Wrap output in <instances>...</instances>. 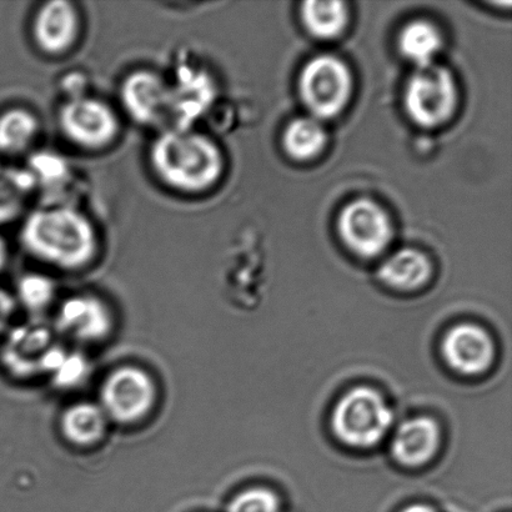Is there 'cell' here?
Returning <instances> with one entry per match:
<instances>
[{
    "label": "cell",
    "mask_w": 512,
    "mask_h": 512,
    "mask_svg": "<svg viewBox=\"0 0 512 512\" xmlns=\"http://www.w3.org/2000/svg\"><path fill=\"white\" fill-rule=\"evenodd\" d=\"M20 243L35 258L67 270L84 268L98 248L93 224L69 207L35 210L25 219Z\"/></svg>",
    "instance_id": "obj_1"
},
{
    "label": "cell",
    "mask_w": 512,
    "mask_h": 512,
    "mask_svg": "<svg viewBox=\"0 0 512 512\" xmlns=\"http://www.w3.org/2000/svg\"><path fill=\"white\" fill-rule=\"evenodd\" d=\"M150 164L165 185L183 193L212 188L224 168L223 154L208 135L175 128L154 140Z\"/></svg>",
    "instance_id": "obj_2"
},
{
    "label": "cell",
    "mask_w": 512,
    "mask_h": 512,
    "mask_svg": "<svg viewBox=\"0 0 512 512\" xmlns=\"http://www.w3.org/2000/svg\"><path fill=\"white\" fill-rule=\"evenodd\" d=\"M393 423V413L379 393L369 388L349 391L336 404L334 433L344 444L366 449L379 444Z\"/></svg>",
    "instance_id": "obj_3"
},
{
    "label": "cell",
    "mask_w": 512,
    "mask_h": 512,
    "mask_svg": "<svg viewBox=\"0 0 512 512\" xmlns=\"http://www.w3.org/2000/svg\"><path fill=\"white\" fill-rule=\"evenodd\" d=\"M455 105L454 79L440 65L418 68L406 85V110L421 127L434 128L445 123L454 113Z\"/></svg>",
    "instance_id": "obj_4"
},
{
    "label": "cell",
    "mask_w": 512,
    "mask_h": 512,
    "mask_svg": "<svg viewBox=\"0 0 512 512\" xmlns=\"http://www.w3.org/2000/svg\"><path fill=\"white\" fill-rule=\"evenodd\" d=\"M157 389L147 371L124 366L109 374L100 389V408L108 419L133 424L153 409Z\"/></svg>",
    "instance_id": "obj_5"
},
{
    "label": "cell",
    "mask_w": 512,
    "mask_h": 512,
    "mask_svg": "<svg viewBox=\"0 0 512 512\" xmlns=\"http://www.w3.org/2000/svg\"><path fill=\"white\" fill-rule=\"evenodd\" d=\"M300 94L311 113L330 118L343 110L351 94V75L340 59L320 55L305 65Z\"/></svg>",
    "instance_id": "obj_6"
},
{
    "label": "cell",
    "mask_w": 512,
    "mask_h": 512,
    "mask_svg": "<svg viewBox=\"0 0 512 512\" xmlns=\"http://www.w3.org/2000/svg\"><path fill=\"white\" fill-rule=\"evenodd\" d=\"M59 125L70 142L84 149H102L117 137V115L98 99L75 97L59 112Z\"/></svg>",
    "instance_id": "obj_7"
},
{
    "label": "cell",
    "mask_w": 512,
    "mask_h": 512,
    "mask_svg": "<svg viewBox=\"0 0 512 512\" xmlns=\"http://www.w3.org/2000/svg\"><path fill=\"white\" fill-rule=\"evenodd\" d=\"M339 232L344 243L365 258L384 252L393 235L388 215L368 199L346 205L340 214Z\"/></svg>",
    "instance_id": "obj_8"
},
{
    "label": "cell",
    "mask_w": 512,
    "mask_h": 512,
    "mask_svg": "<svg viewBox=\"0 0 512 512\" xmlns=\"http://www.w3.org/2000/svg\"><path fill=\"white\" fill-rule=\"evenodd\" d=\"M55 345L52 330L44 324L18 326L3 345V364L19 378L44 373L45 361Z\"/></svg>",
    "instance_id": "obj_9"
},
{
    "label": "cell",
    "mask_w": 512,
    "mask_h": 512,
    "mask_svg": "<svg viewBox=\"0 0 512 512\" xmlns=\"http://www.w3.org/2000/svg\"><path fill=\"white\" fill-rule=\"evenodd\" d=\"M120 99L135 122L158 124L169 115L170 87L158 74L137 70L124 79Z\"/></svg>",
    "instance_id": "obj_10"
},
{
    "label": "cell",
    "mask_w": 512,
    "mask_h": 512,
    "mask_svg": "<svg viewBox=\"0 0 512 512\" xmlns=\"http://www.w3.org/2000/svg\"><path fill=\"white\" fill-rule=\"evenodd\" d=\"M57 329L82 343H95L108 338L113 318L108 306L92 295L72 296L60 305Z\"/></svg>",
    "instance_id": "obj_11"
},
{
    "label": "cell",
    "mask_w": 512,
    "mask_h": 512,
    "mask_svg": "<svg viewBox=\"0 0 512 512\" xmlns=\"http://www.w3.org/2000/svg\"><path fill=\"white\" fill-rule=\"evenodd\" d=\"M170 87L169 115L175 129H192L195 120L207 112L215 98L212 78L202 69L179 68Z\"/></svg>",
    "instance_id": "obj_12"
},
{
    "label": "cell",
    "mask_w": 512,
    "mask_h": 512,
    "mask_svg": "<svg viewBox=\"0 0 512 512\" xmlns=\"http://www.w3.org/2000/svg\"><path fill=\"white\" fill-rule=\"evenodd\" d=\"M443 354L450 368L464 375H479L494 360V344L480 326L460 324L445 335Z\"/></svg>",
    "instance_id": "obj_13"
},
{
    "label": "cell",
    "mask_w": 512,
    "mask_h": 512,
    "mask_svg": "<svg viewBox=\"0 0 512 512\" xmlns=\"http://www.w3.org/2000/svg\"><path fill=\"white\" fill-rule=\"evenodd\" d=\"M79 33L77 9L67 0H52L40 7L33 22V37L39 49L62 54L72 48Z\"/></svg>",
    "instance_id": "obj_14"
},
{
    "label": "cell",
    "mask_w": 512,
    "mask_h": 512,
    "mask_svg": "<svg viewBox=\"0 0 512 512\" xmlns=\"http://www.w3.org/2000/svg\"><path fill=\"white\" fill-rule=\"evenodd\" d=\"M439 445L438 424L429 418H416L405 421L399 426L391 450L400 464L416 468L433 459Z\"/></svg>",
    "instance_id": "obj_15"
},
{
    "label": "cell",
    "mask_w": 512,
    "mask_h": 512,
    "mask_svg": "<svg viewBox=\"0 0 512 512\" xmlns=\"http://www.w3.org/2000/svg\"><path fill=\"white\" fill-rule=\"evenodd\" d=\"M108 418L100 405L78 403L69 406L60 419L65 439L77 446H90L103 439Z\"/></svg>",
    "instance_id": "obj_16"
},
{
    "label": "cell",
    "mask_w": 512,
    "mask_h": 512,
    "mask_svg": "<svg viewBox=\"0 0 512 512\" xmlns=\"http://www.w3.org/2000/svg\"><path fill=\"white\" fill-rule=\"evenodd\" d=\"M379 274L381 280L391 288L411 291L419 289L429 280L431 265L418 250L403 249L381 265Z\"/></svg>",
    "instance_id": "obj_17"
},
{
    "label": "cell",
    "mask_w": 512,
    "mask_h": 512,
    "mask_svg": "<svg viewBox=\"0 0 512 512\" xmlns=\"http://www.w3.org/2000/svg\"><path fill=\"white\" fill-rule=\"evenodd\" d=\"M35 187L37 183L28 169L0 165V224L18 218Z\"/></svg>",
    "instance_id": "obj_18"
},
{
    "label": "cell",
    "mask_w": 512,
    "mask_h": 512,
    "mask_svg": "<svg viewBox=\"0 0 512 512\" xmlns=\"http://www.w3.org/2000/svg\"><path fill=\"white\" fill-rule=\"evenodd\" d=\"M440 47L441 37L438 29L423 20H416L406 25L399 37L401 53L418 65V68L433 64Z\"/></svg>",
    "instance_id": "obj_19"
},
{
    "label": "cell",
    "mask_w": 512,
    "mask_h": 512,
    "mask_svg": "<svg viewBox=\"0 0 512 512\" xmlns=\"http://www.w3.org/2000/svg\"><path fill=\"white\" fill-rule=\"evenodd\" d=\"M306 29L316 38L331 39L343 32L348 22V10L343 2L310 0L301 10Z\"/></svg>",
    "instance_id": "obj_20"
},
{
    "label": "cell",
    "mask_w": 512,
    "mask_h": 512,
    "mask_svg": "<svg viewBox=\"0 0 512 512\" xmlns=\"http://www.w3.org/2000/svg\"><path fill=\"white\" fill-rule=\"evenodd\" d=\"M39 129L38 119L27 109H10L0 115V152L19 154L32 144Z\"/></svg>",
    "instance_id": "obj_21"
},
{
    "label": "cell",
    "mask_w": 512,
    "mask_h": 512,
    "mask_svg": "<svg viewBox=\"0 0 512 512\" xmlns=\"http://www.w3.org/2000/svg\"><path fill=\"white\" fill-rule=\"evenodd\" d=\"M326 133L315 118H299L289 124L284 134V147L291 158L308 160L324 148Z\"/></svg>",
    "instance_id": "obj_22"
},
{
    "label": "cell",
    "mask_w": 512,
    "mask_h": 512,
    "mask_svg": "<svg viewBox=\"0 0 512 512\" xmlns=\"http://www.w3.org/2000/svg\"><path fill=\"white\" fill-rule=\"evenodd\" d=\"M17 296L25 309L42 311L54 300V281L43 274L24 275L18 281Z\"/></svg>",
    "instance_id": "obj_23"
},
{
    "label": "cell",
    "mask_w": 512,
    "mask_h": 512,
    "mask_svg": "<svg viewBox=\"0 0 512 512\" xmlns=\"http://www.w3.org/2000/svg\"><path fill=\"white\" fill-rule=\"evenodd\" d=\"M88 374V360L82 354L68 353L64 350L49 375L52 376L53 383L58 388L70 389L82 384Z\"/></svg>",
    "instance_id": "obj_24"
},
{
    "label": "cell",
    "mask_w": 512,
    "mask_h": 512,
    "mask_svg": "<svg viewBox=\"0 0 512 512\" xmlns=\"http://www.w3.org/2000/svg\"><path fill=\"white\" fill-rule=\"evenodd\" d=\"M28 170L32 173L35 183L44 185L62 184L68 174L65 160L53 153L35 154L30 158Z\"/></svg>",
    "instance_id": "obj_25"
},
{
    "label": "cell",
    "mask_w": 512,
    "mask_h": 512,
    "mask_svg": "<svg viewBox=\"0 0 512 512\" xmlns=\"http://www.w3.org/2000/svg\"><path fill=\"white\" fill-rule=\"evenodd\" d=\"M279 501L266 489H252L239 494L230 503L228 512H278Z\"/></svg>",
    "instance_id": "obj_26"
},
{
    "label": "cell",
    "mask_w": 512,
    "mask_h": 512,
    "mask_svg": "<svg viewBox=\"0 0 512 512\" xmlns=\"http://www.w3.org/2000/svg\"><path fill=\"white\" fill-rule=\"evenodd\" d=\"M17 308V303L12 295L0 288V333L8 328Z\"/></svg>",
    "instance_id": "obj_27"
},
{
    "label": "cell",
    "mask_w": 512,
    "mask_h": 512,
    "mask_svg": "<svg viewBox=\"0 0 512 512\" xmlns=\"http://www.w3.org/2000/svg\"><path fill=\"white\" fill-rule=\"evenodd\" d=\"M7 245L4 243V239L0 237V270L3 269L5 261H7Z\"/></svg>",
    "instance_id": "obj_28"
},
{
    "label": "cell",
    "mask_w": 512,
    "mask_h": 512,
    "mask_svg": "<svg viewBox=\"0 0 512 512\" xmlns=\"http://www.w3.org/2000/svg\"><path fill=\"white\" fill-rule=\"evenodd\" d=\"M403 512H435V510L425 505H414L410 506V508L404 510Z\"/></svg>",
    "instance_id": "obj_29"
}]
</instances>
